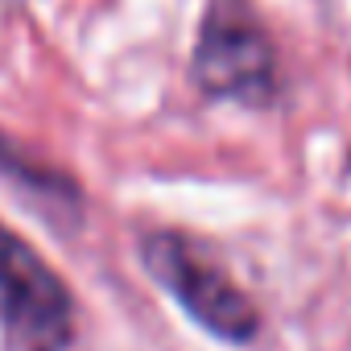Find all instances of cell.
Returning a JSON list of instances; mask_svg holds the SVG:
<instances>
[{"mask_svg":"<svg viewBox=\"0 0 351 351\" xmlns=\"http://www.w3.org/2000/svg\"><path fill=\"white\" fill-rule=\"evenodd\" d=\"M149 277L178 302L207 335L228 343H248L261 330L256 302L186 236L178 232H153L141 244Z\"/></svg>","mask_w":351,"mask_h":351,"instance_id":"1","label":"cell"},{"mask_svg":"<svg viewBox=\"0 0 351 351\" xmlns=\"http://www.w3.org/2000/svg\"><path fill=\"white\" fill-rule=\"evenodd\" d=\"M0 339L5 351H66L75 298L46 256L0 223Z\"/></svg>","mask_w":351,"mask_h":351,"instance_id":"2","label":"cell"},{"mask_svg":"<svg viewBox=\"0 0 351 351\" xmlns=\"http://www.w3.org/2000/svg\"><path fill=\"white\" fill-rule=\"evenodd\" d=\"M195 79L207 95L269 104L273 95V46L248 0H211L199 29Z\"/></svg>","mask_w":351,"mask_h":351,"instance_id":"3","label":"cell"}]
</instances>
